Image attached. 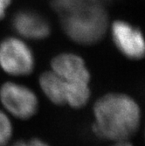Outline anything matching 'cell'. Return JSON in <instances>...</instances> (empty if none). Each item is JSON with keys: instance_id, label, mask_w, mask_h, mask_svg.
Returning <instances> with one entry per match:
<instances>
[{"instance_id": "4fadbf2b", "label": "cell", "mask_w": 145, "mask_h": 146, "mask_svg": "<svg viewBox=\"0 0 145 146\" xmlns=\"http://www.w3.org/2000/svg\"><path fill=\"white\" fill-rule=\"evenodd\" d=\"M112 146H133L130 143L128 142V140L126 141H119V142H116L114 145Z\"/></svg>"}, {"instance_id": "277c9868", "label": "cell", "mask_w": 145, "mask_h": 146, "mask_svg": "<svg viewBox=\"0 0 145 146\" xmlns=\"http://www.w3.org/2000/svg\"><path fill=\"white\" fill-rule=\"evenodd\" d=\"M0 102L11 115L21 120L33 116L38 108V100L34 91L15 82H7L1 85Z\"/></svg>"}, {"instance_id": "7a4b0ae2", "label": "cell", "mask_w": 145, "mask_h": 146, "mask_svg": "<svg viewBox=\"0 0 145 146\" xmlns=\"http://www.w3.org/2000/svg\"><path fill=\"white\" fill-rule=\"evenodd\" d=\"M59 11L63 30L74 43H98L109 30V16L97 0H61Z\"/></svg>"}, {"instance_id": "5bb4252c", "label": "cell", "mask_w": 145, "mask_h": 146, "mask_svg": "<svg viewBox=\"0 0 145 146\" xmlns=\"http://www.w3.org/2000/svg\"><path fill=\"white\" fill-rule=\"evenodd\" d=\"M97 1H99V2H101V4H103L104 1H108V0H97Z\"/></svg>"}, {"instance_id": "9c48e42d", "label": "cell", "mask_w": 145, "mask_h": 146, "mask_svg": "<svg viewBox=\"0 0 145 146\" xmlns=\"http://www.w3.org/2000/svg\"><path fill=\"white\" fill-rule=\"evenodd\" d=\"M66 82V104L74 109L85 106L90 98L89 83Z\"/></svg>"}, {"instance_id": "ba28073f", "label": "cell", "mask_w": 145, "mask_h": 146, "mask_svg": "<svg viewBox=\"0 0 145 146\" xmlns=\"http://www.w3.org/2000/svg\"><path fill=\"white\" fill-rule=\"evenodd\" d=\"M38 83L44 95L56 105L66 104V82L52 70L41 74Z\"/></svg>"}, {"instance_id": "6da1fadb", "label": "cell", "mask_w": 145, "mask_h": 146, "mask_svg": "<svg viewBox=\"0 0 145 146\" xmlns=\"http://www.w3.org/2000/svg\"><path fill=\"white\" fill-rule=\"evenodd\" d=\"M93 129L101 138L110 141H126L137 131L141 111L130 96L110 93L101 97L94 106Z\"/></svg>"}, {"instance_id": "3957f363", "label": "cell", "mask_w": 145, "mask_h": 146, "mask_svg": "<svg viewBox=\"0 0 145 146\" xmlns=\"http://www.w3.org/2000/svg\"><path fill=\"white\" fill-rule=\"evenodd\" d=\"M35 55L27 40L7 36L0 40V68L11 76L20 77L32 74L35 68Z\"/></svg>"}, {"instance_id": "7c38bea8", "label": "cell", "mask_w": 145, "mask_h": 146, "mask_svg": "<svg viewBox=\"0 0 145 146\" xmlns=\"http://www.w3.org/2000/svg\"><path fill=\"white\" fill-rule=\"evenodd\" d=\"M14 0H0V21L4 19Z\"/></svg>"}, {"instance_id": "30bf717a", "label": "cell", "mask_w": 145, "mask_h": 146, "mask_svg": "<svg viewBox=\"0 0 145 146\" xmlns=\"http://www.w3.org/2000/svg\"><path fill=\"white\" fill-rule=\"evenodd\" d=\"M12 123L8 115L0 110V146H5L12 137Z\"/></svg>"}, {"instance_id": "8992f818", "label": "cell", "mask_w": 145, "mask_h": 146, "mask_svg": "<svg viewBox=\"0 0 145 146\" xmlns=\"http://www.w3.org/2000/svg\"><path fill=\"white\" fill-rule=\"evenodd\" d=\"M11 25L16 34L25 40H43L51 34L47 19L33 10H20L12 17Z\"/></svg>"}, {"instance_id": "8fae6325", "label": "cell", "mask_w": 145, "mask_h": 146, "mask_svg": "<svg viewBox=\"0 0 145 146\" xmlns=\"http://www.w3.org/2000/svg\"><path fill=\"white\" fill-rule=\"evenodd\" d=\"M11 146H49L47 143L39 138H32L28 141L20 140L13 143Z\"/></svg>"}, {"instance_id": "52a82bcc", "label": "cell", "mask_w": 145, "mask_h": 146, "mask_svg": "<svg viewBox=\"0 0 145 146\" xmlns=\"http://www.w3.org/2000/svg\"><path fill=\"white\" fill-rule=\"evenodd\" d=\"M51 70L67 82L89 83L90 72L84 59L72 52H63L51 61Z\"/></svg>"}, {"instance_id": "5b68a950", "label": "cell", "mask_w": 145, "mask_h": 146, "mask_svg": "<svg viewBox=\"0 0 145 146\" xmlns=\"http://www.w3.org/2000/svg\"><path fill=\"white\" fill-rule=\"evenodd\" d=\"M109 30L115 46L124 57L134 60L145 58V35L136 25L117 19L109 25Z\"/></svg>"}]
</instances>
